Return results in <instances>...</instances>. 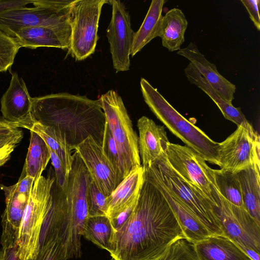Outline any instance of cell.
Listing matches in <instances>:
<instances>
[{
    "label": "cell",
    "mask_w": 260,
    "mask_h": 260,
    "mask_svg": "<svg viewBox=\"0 0 260 260\" xmlns=\"http://www.w3.org/2000/svg\"><path fill=\"white\" fill-rule=\"evenodd\" d=\"M137 202V201L133 203L125 211L120 213L116 217L111 219L112 224L116 231L119 229L130 216L136 205Z\"/></svg>",
    "instance_id": "40"
},
{
    "label": "cell",
    "mask_w": 260,
    "mask_h": 260,
    "mask_svg": "<svg viewBox=\"0 0 260 260\" xmlns=\"http://www.w3.org/2000/svg\"><path fill=\"white\" fill-rule=\"evenodd\" d=\"M61 246L56 242H51L39 247L38 253L30 260H68Z\"/></svg>",
    "instance_id": "35"
},
{
    "label": "cell",
    "mask_w": 260,
    "mask_h": 260,
    "mask_svg": "<svg viewBox=\"0 0 260 260\" xmlns=\"http://www.w3.org/2000/svg\"><path fill=\"white\" fill-rule=\"evenodd\" d=\"M260 164H255L238 173L244 206L260 223Z\"/></svg>",
    "instance_id": "25"
},
{
    "label": "cell",
    "mask_w": 260,
    "mask_h": 260,
    "mask_svg": "<svg viewBox=\"0 0 260 260\" xmlns=\"http://www.w3.org/2000/svg\"><path fill=\"white\" fill-rule=\"evenodd\" d=\"M137 127L140 156L145 170L165 154L170 142L164 126L156 124L146 116L138 119Z\"/></svg>",
    "instance_id": "17"
},
{
    "label": "cell",
    "mask_w": 260,
    "mask_h": 260,
    "mask_svg": "<svg viewBox=\"0 0 260 260\" xmlns=\"http://www.w3.org/2000/svg\"><path fill=\"white\" fill-rule=\"evenodd\" d=\"M0 187L6 203L0 242L3 248L18 247L20 227L29 193L20 191L15 184L9 186L1 184Z\"/></svg>",
    "instance_id": "16"
},
{
    "label": "cell",
    "mask_w": 260,
    "mask_h": 260,
    "mask_svg": "<svg viewBox=\"0 0 260 260\" xmlns=\"http://www.w3.org/2000/svg\"><path fill=\"white\" fill-rule=\"evenodd\" d=\"M155 260H201L193 243L180 238L171 243Z\"/></svg>",
    "instance_id": "31"
},
{
    "label": "cell",
    "mask_w": 260,
    "mask_h": 260,
    "mask_svg": "<svg viewBox=\"0 0 260 260\" xmlns=\"http://www.w3.org/2000/svg\"><path fill=\"white\" fill-rule=\"evenodd\" d=\"M177 54L187 58L219 95L232 104L236 86L218 72L216 66L205 58L195 44L190 43L186 47L179 50Z\"/></svg>",
    "instance_id": "19"
},
{
    "label": "cell",
    "mask_w": 260,
    "mask_h": 260,
    "mask_svg": "<svg viewBox=\"0 0 260 260\" xmlns=\"http://www.w3.org/2000/svg\"><path fill=\"white\" fill-rule=\"evenodd\" d=\"M29 145L20 177L29 176L36 180L42 176L50 159L47 146L36 133L30 131Z\"/></svg>",
    "instance_id": "27"
},
{
    "label": "cell",
    "mask_w": 260,
    "mask_h": 260,
    "mask_svg": "<svg viewBox=\"0 0 260 260\" xmlns=\"http://www.w3.org/2000/svg\"><path fill=\"white\" fill-rule=\"evenodd\" d=\"M247 10L250 18L258 30H260V17L258 12L259 0H241Z\"/></svg>",
    "instance_id": "37"
},
{
    "label": "cell",
    "mask_w": 260,
    "mask_h": 260,
    "mask_svg": "<svg viewBox=\"0 0 260 260\" xmlns=\"http://www.w3.org/2000/svg\"><path fill=\"white\" fill-rule=\"evenodd\" d=\"M19 125L0 116V137L14 134L20 129Z\"/></svg>",
    "instance_id": "39"
},
{
    "label": "cell",
    "mask_w": 260,
    "mask_h": 260,
    "mask_svg": "<svg viewBox=\"0 0 260 260\" xmlns=\"http://www.w3.org/2000/svg\"><path fill=\"white\" fill-rule=\"evenodd\" d=\"M188 22L183 12L173 8L162 16L158 37L162 45L170 51L180 50L184 42V34Z\"/></svg>",
    "instance_id": "24"
},
{
    "label": "cell",
    "mask_w": 260,
    "mask_h": 260,
    "mask_svg": "<svg viewBox=\"0 0 260 260\" xmlns=\"http://www.w3.org/2000/svg\"><path fill=\"white\" fill-rule=\"evenodd\" d=\"M23 137L22 131L7 136L0 137V149L8 145H17L20 142Z\"/></svg>",
    "instance_id": "41"
},
{
    "label": "cell",
    "mask_w": 260,
    "mask_h": 260,
    "mask_svg": "<svg viewBox=\"0 0 260 260\" xmlns=\"http://www.w3.org/2000/svg\"><path fill=\"white\" fill-rule=\"evenodd\" d=\"M140 87L145 102L157 118L206 161L218 166V143L185 118L143 78Z\"/></svg>",
    "instance_id": "4"
},
{
    "label": "cell",
    "mask_w": 260,
    "mask_h": 260,
    "mask_svg": "<svg viewBox=\"0 0 260 260\" xmlns=\"http://www.w3.org/2000/svg\"><path fill=\"white\" fill-rule=\"evenodd\" d=\"M106 0H74L71 8L69 52L77 60L85 59L95 50L102 8Z\"/></svg>",
    "instance_id": "8"
},
{
    "label": "cell",
    "mask_w": 260,
    "mask_h": 260,
    "mask_svg": "<svg viewBox=\"0 0 260 260\" xmlns=\"http://www.w3.org/2000/svg\"><path fill=\"white\" fill-rule=\"evenodd\" d=\"M102 148L104 153L115 170L119 185L121 182L119 155L116 143L107 122L105 125Z\"/></svg>",
    "instance_id": "34"
},
{
    "label": "cell",
    "mask_w": 260,
    "mask_h": 260,
    "mask_svg": "<svg viewBox=\"0 0 260 260\" xmlns=\"http://www.w3.org/2000/svg\"><path fill=\"white\" fill-rule=\"evenodd\" d=\"M20 48L15 38L0 30V72L11 70Z\"/></svg>",
    "instance_id": "33"
},
{
    "label": "cell",
    "mask_w": 260,
    "mask_h": 260,
    "mask_svg": "<svg viewBox=\"0 0 260 260\" xmlns=\"http://www.w3.org/2000/svg\"><path fill=\"white\" fill-rule=\"evenodd\" d=\"M106 198L89 175L86 187L88 216L106 215Z\"/></svg>",
    "instance_id": "32"
},
{
    "label": "cell",
    "mask_w": 260,
    "mask_h": 260,
    "mask_svg": "<svg viewBox=\"0 0 260 260\" xmlns=\"http://www.w3.org/2000/svg\"><path fill=\"white\" fill-rule=\"evenodd\" d=\"M117 147L121 181L132 170L141 167L138 137L123 102L118 93L109 90L98 99Z\"/></svg>",
    "instance_id": "6"
},
{
    "label": "cell",
    "mask_w": 260,
    "mask_h": 260,
    "mask_svg": "<svg viewBox=\"0 0 260 260\" xmlns=\"http://www.w3.org/2000/svg\"><path fill=\"white\" fill-rule=\"evenodd\" d=\"M184 73L191 84L198 86L213 101L225 119L236 124L237 126L249 123L241 109L235 107L220 96L191 63L189 62L185 68Z\"/></svg>",
    "instance_id": "23"
},
{
    "label": "cell",
    "mask_w": 260,
    "mask_h": 260,
    "mask_svg": "<svg viewBox=\"0 0 260 260\" xmlns=\"http://www.w3.org/2000/svg\"><path fill=\"white\" fill-rule=\"evenodd\" d=\"M0 260H21L18 254V247L0 248Z\"/></svg>",
    "instance_id": "42"
},
{
    "label": "cell",
    "mask_w": 260,
    "mask_h": 260,
    "mask_svg": "<svg viewBox=\"0 0 260 260\" xmlns=\"http://www.w3.org/2000/svg\"><path fill=\"white\" fill-rule=\"evenodd\" d=\"M17 145H8L0 149V167L3 166L10 158L11 154Z\"/></svg>",
    "instance_id": "43"
},
{
    "label": "cell",
    "mask_w": 260,
    "mask_h": 260,
    "mask_svg": "<svg viewBox=\"0 0 260 260\" xmlns=\"http://www.w3.org/2000/svg\"><path fill=\"white\" fill-rule=\"evenodd\" d=\"M34 0H8L0 1V13L25 7L28 4H32Z\"/></svg>",
    "instance_id": "38"
},
{
    "label": "cell",
    "mask_w": 260,
    "mask_h": 260,
    "mask_svg": "<svg viewBox=\"0 0 260 260\" xmlns=\"http://www.w3.org/2000/svg\"><path fill=\"white\" fill-rule=\"evenodd\" d=\"M214 173L216 185L220 194L231 204L244 208L237 174H232L221 169H214Z\"/></svg>",
    "instance_id": "30"
},
{
    "label": "cell",
    "mask_w": 260,
    "mask_h": 260,
    "mask_svg": "<svg viewBox=\"0 0 260 260\" xmlns=\"http://www.w3.org/2000/svg\"><path fill=\"white\" fill-rule=\"evenodd\" d=\"M55 175L41 176L34 181L21 223L18 254L21 260L35 258L39 247L41 230L52 201L51 190Z\"/></svg>",
    "instance_id": "7"
},
{
    "label": "cell",
    "mask_w": 260,
    "mask_h": 260,
    "mask_svg": "<svg viewBox=\"0 0 260 260\" xmlns=\"http://www.w3.org/2000/svg\"><path fill=\"white\" fill-rule=\"evenodd\" d=\"M72 29L32 27L19 30L15 37L21 47L36 49L40 47L69 49Z\"/></svg>",
    "instance_id": "21"
},
{
    "label": "cell",
    "mask_w": 260,
    "mask_h": 260,
    "mask_svg": "<svg viewBox=\"0 0 260 260\" xmlns=\"http://www.w3.org/2000/svg\"><path fill=\"white\" fill-rule=\"evenodd\" d=\"M218 209L223 235L242 250L249 249L260 252V223L244 208L235 206L221 194Z\"/></svg>",
    "instance_id": "12"
},
{
    "label": "cell",
    "mask_w": 260,
    "mask_h": 260,
    "mask_svg": "<svg viewBox=\"0 0 260 260\" xmlns=\"http://www.w3.org/2000/svg\"><path fill=\"white\" fill-rule=\"evenodd\" d=\"M89 174L78 153L73 154L72 169L64 191L53 183L52 201L43 222L39 247L56 242L68 259L82 254L81 239L88 217L86 187Z\"/></svg>",
    "instance_id": "2"
},
{
    "label": "cell",
    "mask_w": 260,
    "mask_h": 260,
    "mask_svg": "<svg viewBox=\"0 0 260 260\" xmlns=\"http://www.w3.org/2000/svg\"><path fill=\"white\" fill-rule=\"evenodd\" d=\"M185 238L171 208L145 176L136 205L116 231L113 260H155L174 241Z\"/></svg>",
    "instance_id": "1"
},
{
    "label": "cell",
    "mask_w": 260,
    "mask_h": 260,
    "mask_svg": "<svg viewBox=\"0 0 260 260\" xmlns=\"http://www.w3.org/2000/svg\"><path fill=\"white\" fill-rule=\"evenodd\" d=\"M31 113L35 122L62 135L72 149L89 137L102 146L106 119L98 100L65 92L32 98Z\"/></svg>",
    "instance_id": "3"
},
{
    "label": "cell",
    "mask_w": 260,
    "mask_h": 260,
    "mask_svg": "<svg viewBox=\"0 0 260 260\" xmlns=\"http://www.w3.org/2000/svg\"><path fill=\"white\" fill-rule=\"evenodd\" d=\"M159 180L202 223L212 235H223L218 214L219 207L196 186L178 174L164 154L145 170Z\"/></svg>",
    "instance_id": "5"
},
{
    "label": "cell",
    "mask_w": 260,
    "mask_h": 260,
    "mask_svg": "<svg viewBox=\"0 0 260 260\" xmlns=\"http://www.w3.org/2000/svg\"><path fill=\"white\" fill-rule=\"evenodd\" d=\"M109 2L112 5V12L107 36L113 67L116 73L128 71L135 32L132 28L129 14L123 3L118 0Z\"/></svg>",
    "instance_id": "13"
},
{
    "label": "cell",
    "mask_w": 260,
    "mask_h": 260,
    "mask_svg": "<svg viewBox=\"0 0 260 260\" xmlns=\"http://www.w3.org/2000/svg\"><path fill=\"white\" fill-rule=\"evenodd\" d=\"M259 136L252 125L238 126L225 140L218 143V166L232 174L260 164Z\"/></svg>",
    "instance_id": "10"
},
{
    "label": "cell",
    "mask_w": 260,
    "mask_h": 260,
    "mask_svg": "<svg viewBox=\"0 0 260 260\" xmlns=\"http://www.w3.org/2000/svg\"><path fill=\"white\" fill-rule=\"evenodd\" d=\"M194 245L201 260H252L224 235H211Z\"/></svg>",
    "instance_id": "22"
},
{
    "label": "cell",
    "mask_w": 260,
    "mask_h": 260,
    "mask_svg": "<svg viewBox=\"0 0 260 260\" xmlns=\"http://www.w3.org/2000/svg\"><path fill=\"white\" fill-rule=\"evenodd\" d=\"M116 230L106 215L88 216L82 236L110 253L113 250Z\"/></svg>",
    "instance_id": "28"
},
{
    "label": "cell",
    "mask_w": 260,
    "mask_h": 260,
    "mask_svg": "<svg viewBox=\"0 0 260 260\" xmlns=\"http://www.w3.org/2000/svg\"><path fill=\"white\" fill-rule=\"evenodd\" d=\"M171 167L188 183L199 188L219 207L220 194L217 188L214 169L187 146L169 144L165 153Z\"/></svg>",
    "instance_id": "9"
},
{
    "label": "cell",
    "mask_w": 260,
    "mask_h": 260,
    "mask_svg": "<svg viewBox=\"0 0 260 260\" xmlns=\"http://www.w3.org/2000/svg\"><path fill=\"white\" fill-rule=\"evenodd\" d=\"M54 170L55 185L60 189L65 190L68 183L67 176L62 162L57 155L47 146Z\"/></svg>",
    "instance_id": "36"
},
{
    "label": "cell",
    "mask_w": 260,
    "mask_h": 260,
    "mask_svg": "<svg viewBox=\"0 0 260 260\" xmlns=\"http://www.w3.org/2000/svg\"><path fill=\"white\" fill-rule=\"evenodd\" d=\"M10 85L1 100L2 116L29 131L36 122L31 113L32 98L17 72H11Z\"/></svg>",
    "instance_id": "15"
},
{
    "label": "cell",
    "mask_w": 260,
    "mask_h": 260,
    "mask_svg": "<svg viewBox=\"0 0 260 260\" xmlns=\"http://www.w3.org/2000/svg\"><path fill=\"white\" fill-rule=\"evenodd\" d=\"M92 179L107 198L118 185L113 165L104 153L102 146L91 137L74 147Z\"/></svg>",
    "instance_id": "14"
},
{
    "label": "cell",
    "mask_w": 260,
    "mask_h": 260,
    "mask_svg": "<svg viewBox=\"0 0 260 260\" xmlns=\"http://www.w3.org/2000/svg\"><path fill=\"white\" fill-rule=\"evenodd\" d=\"M73 3L62 8L24 7L1 12L0 30L15 37V34L24 28L42 26L72 29L71 12Z\"/></svg>",
    "instance_id": "11"
},
{
    "label": "cell",
    "mask_w": 260,
    "mask_h": 260,
    "mask_svg": "<svg viewBox=\"0 0 260 260\" xmlns=\"http://www.w3.org/2000/svg\"><path fill=\"white\" fill-rule=\"evenodd\" d=\"M144 179L142 166L131 171L106 198V216L110 219H114L137 202Z\"/></svg>",
    "instance_id": "20"
},
{
    "label": "cell",
    "mask_w": 260,
    "mask_h": 260,
    "mask_svg": "<svg viewBox=\"0 0 260 260\" xmlns=\"http://www.w3.org/2000/svg\"><path fill=\"white\" fill-rule=\"evenodd\" d=\"M30 131L38 134L59 157L68 176L72 169V149L64 137L53 128L36 122Z\"/></svg>",
    "instance_id": "29"
},
{
    "label": "cell",
    "mask_w": 260,
    "mask_h": 260,
    "mask_svg": "<svg viewBox=\"0 0 260 260\" xmlns=\"http://www.w3.org/2000/svg\"><path fill=\"white\" fill-rule=\"evenodd\" d=\"M165 3V0L152 1L143 23L138 30L135 32L130 51L132 57L152 40L158 37L162 8Z\"/></svg>",
    "instance_id": "26"
},
{
    "label": "cell",
    "mask_w": 260,
    "mask_h": 260,
    "mask_svg": "<svg viewBox=\"0 0 260 260\" xmlns=\"http://www.w3.org/2000/svg\"><path fill=\"white\" fill-rule=\"evenodd\" d=\"M144 176L161 192L173 211L184 237L195 244L212 235L183 204L157 178L144 171Z\"/></svg>",
    "instance_id": "18"
}]
</instances>
